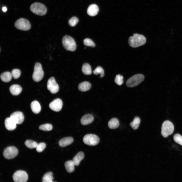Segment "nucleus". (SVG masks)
Here are the masks:
<instances>
[{"label":"nucleus","instance_id":"6","mask_svg":"<svg viewBox=\"0 0 182 182\" xmlns=\"http://www.w3.org/2000/svg\"><path fill=\"white\" fill-rule=\"evenodd\" d=\"M44 74L41 64L39 62L36 63L32 76L33 80L36 82L39 81L43 78Z\"/></svg>","mask_w":182,"mask_h":182},{"label":"nucleus","instance_id":"22","mask_svg":"<svg viewBox=\"0 0 182 182\" xmlns=\"http://www.w3.org/2000/svg\"><path fill=\"white\" fill-rule=\"evenodd\" d=\"M119 125L118 119L116 118L111 119L108 123V126L111 129H115L118 128Z\"/></svg>","mask_w":182,"mask_h":182},{"label":"nucleus","instance_id":"1","mask_svg":"<svg viewBox=\"0 0 182 182\" xmlns=\"http://www.w3.org/2000/svg\"><path fill=\"white\" fill-rule=\"evenodd\" d=\"M146 41V38L143 35L137 33L134 34L128 39L129 45L133 48H136L144 45Z\"/></svg>","mask_w":182,"mask_h":182},{"label":"nucleus","instance_id":"5","mask_svg":"<svg viewBox=\"0 0 182 182\" xmlns=\"http://www.w3.org/2000/svg\"><path fill=\"white\" fill-rule=\"evenodd\" d=\"M14 26L17 29L24 31L29 30L31 27L29 21L24 18H20L17 20L15 23Z\"/></svg>","mask_w":182,"mask_h":182},{"label":"nucleus","instance_id":"20","mask_svg":"<svg viewBox=\"0 0 182 182\" xmlns=\"http://www.w3.org/2000/svg\"><path fill=\"white\" fill-rule=\"evenodd\" d=\"M91 86V85L89 82L84 81L79 85L78 88L81 91L85 92L89 90Z\"/></svg>","mask_w":182,"mask_h":182},{"label":"nucleus","instance_id":"17","mask_svg":"<svg viewBox=\"0 0 182 182\" xmlns=\"http://www.w3.org/2000/svg\"><path fill=\"white\" fill-rule=\"evenodd\" d=\"M73 141V138L71 137H66L61 139L59 142V146L63 147L71 144Z\"/></svg>","mask_w":182,"mask_h":182},{"label":"nucleus","instance_id":"31","mask_svg":"<svg viewBox=\"0 0 182 182\" xmlns=\"http://www.w3.org/2000/svg\"><path fill=\"white\" fill-rule=\"evenodd\" d=\"M174 141L182 146V136L178 133L174 134L173 137Z\"/></svg>","mask_w":182,"mask_h":182},{"label":"nucleus","instance_id":"36","mask_svg":"<svg viewBox=\"0 0 182 182\" xmlns=\"http://www.w3.org/2000/svg\"><path fill=\"white\" fill-rule=\"evenodd\" d=\"M78 19L77 17H73L69 20V24L71 26L74 27L78 23Z\"/></svg>","mask_w":182,"mask_h":182},{"label":"nucleus","instance_id":"29","mask_svg":"<svg viewBox=\"0 0 182 182\" xmlns=\"http://www.w3.org/2000/svg\"><path fill=\"white\" fill-rule=\"evenodd\" d=\"M93 73L95 75L100 74V78H102L104 75V71L103 69L100 66L97 67L93 71Z\"/></svg>","mask_w":182,"mask_h":182},{"label":"nucleus","instance_id":"32","mask_svg":"<svg viewBox=\"0 0 182 182\" xmlns=\"http://www.w3.org/2000/svg\"><path fill=\"white\" fill-rule=\"evenodd\" d=\"M83 42L85 45L94 47L95 46V44L94 42L91 39L88 38H86L84 40Z\"/></svg>","mask_w":182,"mask_h":182},{"label":"nucleus","instance_id":"21","mask_svg":"<svg viewBox=\"0 0 182 182\" xmlns=\"http://www.w3.org/2000/svg\"><path fill=\"white\" fill-rule=\"evenodd\" d=\"M84 157V154L83 152L80 151L78 152L73 158V161L75 166H77L79 165L81 161Z\"/></svg>","mask_w":182,"mask_h":182},{"label":"nucleus","instance_id":"34","mask_svg":"<svg viewBox=\"0 0 182 182\" xmlns=\"http://www.w3.org/2000/svg\"><path fill=\"white\" fill-rule=\"evenodd\" d=\"M115 81L118 85H121L123 82V77L120 75H116L115 78Z\"/></svg>","mask_w":182,"mask_h":182},{"label":"nucleus","instance_id":"26","mask_svg":"<svg viewBox=\"0 0 182 182\" xmlns=\"http://www.w3.org/2000/svg\"><path fill=\"white\" fill-rule=\"evenodd\" d=\"M53 175V173L51 172L46 173L42 177V181L43 182H53L54 178Z\"/></svg>","mask_w":182,"mask_h":182},{"label":"nucleus","instance_id":"9","mask_svg":"<svg viewBox=\"0 0 182 182\" xmlns=\"http://www.w3.org/2000/svg\"><path fill=\"white\" fill-rule=\"evenodd\" d=\"M28 178V175L24 171L19 170L15 172L13 176V181L15 182H25Z\"/></svg>","mask_w":182,"mask_h":182},{"label":"nucleus","instance_id":"27","mask_svg":"<svg viewBox=\"0 0 182 182\" xmlns=\"http://www.w3.org/2000/svg\"><path fill=\"white\" fill-rule=\"evenodd\" d=\"M140 123V118L138 117H135L133 121L130 123V125L134 130H136L138 128Z\"/></svg>","mask_w":182,"mask_h":182},{"label":"nucleus","instance_id":"13","mask_svg":"<svg viewBox=\"0 0 182 182\" xmlns=\"http://www.w3.org/2000/svg\"><path fill=\"white\" fill-rule=\"evenodd\" d=\"M10 118L16 124H20L24 121V119L23 113L20 111H16L12 114Z\"/></svg>","mask_w":182,"mask_h":182},{"label":"nucleus","instance_id":"28","mask_svg":"<svg viewBox=\"0 0 182 182\" xmlns=\"http://www.w3.org/2000/svg\"><path fill=\"white\" fill-rule=\"evenodd\" d=\"M25 144L27 147L31 149L36 148L38 144L36 142L31 140H27Z\"/></svg>","mask_w":182,"mask_h":182},{"label":"nucleus","instance_id":"8","mask_svg":"<svg viewBox=\"0 0 182 182\" xmlns=\"http://www.w3.org/2000/svg\"><path fill=\"white\" fill-rule=\"evenodd\" d=\"M83 141L85 144L89 146H95L99 142V139L97 135L92 134L85 135L83 139Z\"/></svg>","mask_w":182,"mask_h":182},{"label":"nucleus","instance_id":"16","mask_svg":"<svg viewBox=\"0 0 182 182\" xmlns=\"http://www.w3.org/2000/svg\"><path fill=\"white\" fill-rule=\"evenodd\" d=\"M94 120V118L92 115L87 114L83 116L80 120L81 124L86 125L92 123Z\"/></svg>","mask_w":182,"mask_h":182},{"label":"nucleus","instance_id":"19","mask_svg":"<svg viewBox=\"0 0 182 182\" xmlns=\"http://www.w3.org/2000/svg\"><path fill=\"white\" fill-rule=\"evenodd\" d=\"M31 108L32 111L35 114L39 113L41 110V106L39 103L36 100L34 101L31 103Z\"/></svg>","mask_w":182,"mask_h":182},{"label":"nucleus","instance_id":"7","mask_svg":"<svg viewBox=\"0 0 182 182\" xmlns=\"http://www.w3.org/2000/svg\"><path fill=\"white\" fill-rule=\"evenodd\" d=\"M144 79V76L142 74L135 75L128 80L126 82V85L129 87L136 86L142 82Z\"/></svg>","mask_w":182,"mask_h":182},{"label":"nucleus","instance_id":"35","mask_svg":"<svg viewBox=\"0 0 182 182\" xmlns=\"http://www.w3.org/2000/svg\"><path fill=\"white\" fill-rule=\"evenodd\" d=\"M46 146V144L43 142L41 143L38 144L36 147L37 151L38 152H42L45 148Z\"/></svg>","mask_w":182,"mask_h":182},{"label":"nucleus","instance_id":"12","mask_svg":"<svg viewBox=\"0 0 182 182\" xmlns=\"http://www.w3.org/2000/svg\"><path fill=\"white\" fill-rule=\"evenodd\" d=\"M63 103L62 100L57 98L54 100L49 104L50 108L52 110L56 112L60 111L62 107Z\"/></svg>","mask_w":182,"mask_h":182},{"label":"nucleus","instance_id":"18","mask_svg":"<svg viewBox=\"0 0 182 182\" xmlns=\"http://www.w3.org/2000/svg\"><path fill=\"white\" fill-rule=\"evenodd\" d=\"M9 90L11 93L13 95L16 96L18 95L21 93L22 89L19 85L13 84L10 87Z\"/></svg>","mask_w":182,"mask_h":182},{"label":"nucleus","instance_id":"24","mask_svg":"<svg viewBox=\"0 0 182 182\" xmlns=\"http://www.w3.org/2000/svg\"><path fill=\"white\" fill-rule=\"evenodd\" d=\"M11 73L9 72H6L2 73L0 76L1 80L4 82H8L10 81L12 78Z\"/></svg>","mask_w":182,"mask_h":182},{"label":"nucleus","instance_id":"3","mask_svg":"<svg viewBox=\"0 0 182 182\" xmlns=\"http://www.w3.org/2000/svg\"><path fill=\"white\" fill-rule=\"evenodd\" d=\"M174 127L173 124L168 120L165 121L162 123L161 134L164 138H167L173 132Z\"/></svg>","mask_w":182,"mask_h":182},{"label":"nucleus","instance_id":"23","mask_svg":"<svg viewBox=\"0 0 182 182\" xmlns=\"http://www.w3.org/2000/svg\"><path fill=\"white\" fill-rule=\"evenodd\" d=\"M75 165L73 161L69 160L65 163L64 166L66 171L69 173L73 172L75 169Z\"/></svg>","mask_w":182,"mask_h":182},{"label":"nucleus","instance_id":"30","mask_svg":"<svg viewBox=\"0 0 182 182\" xmlns=\"http://www.w3.org/2000/svg\"><path fill=\"white\" fill-rule=\"evenodd\" d=\"M53 128L52 125L50 124H46L40 125L39 127L40 130L44 131H49L51 130Z\"/></svg>","mask_w":182,"mask_h":182},{"label":"nucleus","instance_id":"14","mask_svg":"<svg viewBox=\"0 0 182 182\" xmlns=\"http://www.w3.org/2000/svg\"><path fill=\"white\" fill-rule=\"evenodd\" d=\"M16 124L10 118H7L5 121V125L6 128L9 131L14 130L16 128Z\"/></svg>","mask_w":182,"mask_h":182},{"label":"nucleus","instance_id":"2","mask_svg":"<svg viewBox=\"0 0 182 182\" xmlns=\"http://www.w3.org/2000/svg\"><path fill=\"white\" fill-rule=\"evenodd\" d=\"M30 9L32 13L39 16L44 15L47 11L45 6L39 2H35L32 4L30 6Z\"/></svg>","mask_w":182,"mask_h":182},{"label":"nucleus","instance_id":"11","mask_svg":"<svg viewBox=\"0 0 182 182\" xmlns=\"http://www.w3.org/2000/svg\"><path fill=\"white\" fill-rule=\"evenodd\" d=\"M47 87L48 90L52 94L57 93L59 90V86L53 77L50 78L48 80Z\"/></svg>","mask_w":182,"mask_h":182},{"label":"nucleus","instance_id":"15","mask_svg":"<svg viewBox=\"0 0 182 182\" xmlns=\"http://www.w3.org/2000/svg\"><path fill=\"white\" fill-rule=\"evenodd\" d=\"M99 10L98 6L96 4H92L89 6L87 10L88 14L91 16H94L98 14Z\"/></svg>","mask_w":182,"mask_h":182},{"label":"nucleus","instance_id":"10","mask_svg":"<svg viewBox=\"0 0 182 182\" xmlns=\"http://www.w3.org/2000/svg\"><path fill=\"white\" fill-rule=\"evenodd\" d=\"M18 153V150L15 147L10 146L7 147L4 151L3 155L7 159H11L15 157Z\"/></svg>","mask_w":182,"mask_h":182},{"label":"nucleus","instance_id":"4","mask_svg":"<svg viewBox=\"0 0 182 182\" xmlns=\"http://www.w3.org/2000/svg\"><path fill=\"white\" fill-rule=\"evenodd\" d=\"M63 45L66 50L74 51L76 49V45L74 39L71 37L65 35L63 38L62 40Z\"/></svg>","mask_w":182,"mask_h":182},{"label":"nucleus","instance_id":"37","mask_svg":"<svg viewBox=\"0 0 182 182\" xmlns=\"http://www.w3.org/2000/svg\"><path fill=\"white\" fill-rule=\"evenodd\" d=\"M2 10L3 12H5L7 11V8L5 6H4L2 8Z\"/></svg>","mask_w":182,"mask_h":182},{"label":"nucleus","instance_id":"25","mask_svg":"<svg viewBox=\"0 0 182 182\" xmlns=\"http://www.w3.org/2000/svg\"><path fill=\"white\" fill-rule=\"evenodd\" d=\"M82 71L83 73L86 75H90L92 71L90 65L87 63L84 64L82 66Z\"/></svg>","mask_w":182,"mask_h":182},{"label":"nucleus","instance_id":"33","mask_svg":"<svg viewBox=\"0 0 182 182\" xmlns=\"http://www.w3.org/2000/svg\"><path fill=\"white\" fill-rule=\"evenodd\" d=\"M11 74L12 77L15 79H17L20 76L21 72L19 69H15L12 70Z\"/></svg>","mask_w":182,"mask_h":182}]
</instances>
